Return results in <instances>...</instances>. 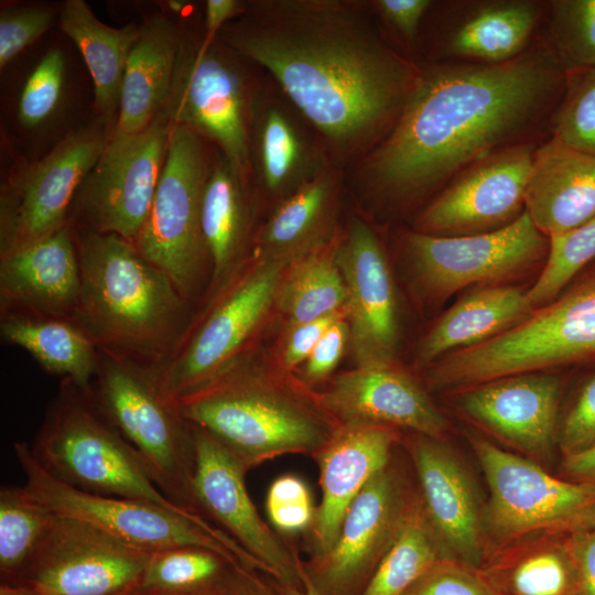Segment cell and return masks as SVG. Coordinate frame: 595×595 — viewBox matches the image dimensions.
I'll use <instances>...</instances> for the list:
<instances>
[{
  "instance_id": "cell-46",
  "label": "cell",
  "mask_w": 595,
  "mask_h": 595,
  "mask_svg": "<svg viewBox=\"0 0 595 595\" xmlns=\"http://www.w3.org/2000/svg\"><path fill=\"white\" fill-rule=\"evenodd\" d=\"M565 455L580 452L595 442V372L582 385L560 431Z\"/></svg>"
},
{
  "instance_id": "cell-2",
  "label": "cell",
  "mask_w": 595,
  "mask_h": 595,
  "mask_svg": "<svg viewBox=\"0 0 595 595\" xmlns=\"http://www.w3.org/2000/svg\"><path fill=\"white\" fill-rule=\"evenodd\" d=\"M555 50L498 64L421 69L389 132L359 173L392 198L422 195L476 161L512 144L548 111L566 79Z\"/></svg>"
},
{
  "instance_id": "cell-57",
  "label": "cell",
  "mask_w": 595,
  "mask_h": 595,
  "mask_svg": "<svg viewBox=\"0 0 595 595\" xmlns=\"http://www.w3.org/2000/svg\"><path fill=\"white\" fill-rule=\"evenodd\" d=\"M116 595H142V593L140 592L139 587L136 586Z\"/></svg>"
},
{
  "instance_id": "cell-59",
  "label": "cell",
  "mask_w": 595,
  "mask_h": 595,
  "mask_svg": "<svg viewBox=\"0 0 595 595\" xmlns=\"http://www.w3.org/2000/svg\"><path fill=\"white\" fill-rule=\"evenodd\" d=\"M224 595V594H223Z\"/></svg>"
},
{
  "instance_id": "cell-32",
  "label": "cell",
  "mask_w": 595,
  "mask_h": 595,
  "mask_svg": "<svg viewBox=\"0 0 595 595\" xmlns=\"http://www.w3.org/2000/svg\"><path fill=\"white\" fill-rule=\"evenodd\" d=\"M246 186L220 154L212 164L201 209V228L216 294L240 267L249 231Z\"/></svg>"
},
{
  "instance_id": "cell-16",
  "label": "cell",
  "mask_w": 595,
  "mask_h": 595,
  "mask_svg": "<svg viewBox=\"0 0 595 595\" xmlns=\"http://www.w3.org/2000/svg\"><path fill=\"white\" fill-rule=\"evenodd\" d=\"M474 447L490 490L489 519L499 536L595 526L594 484L561 480L484 440H475Z\"/></svg>"
},
{
  "instance_id": "cell-6",
  "label": "cell",
  "mask_w": 595,
  "mask_h": 595,
  "mask_svg": "<svg viewBox=\"0 0 595 595\" xmlns=\"http://www.w3.org/2000/svg\"><path fill=\"white\" fill-rule=\"evenodd\" d=\"M31 451L46 472L73 488L142 500L205 519L161 491L139 453L101 410L93 391L68 380L52 403Z\"/></svg>"
},
{
  "instance_id": "cell-15",
  "label": "cell",
  "mask_w": 595,
  "mask_h": 595,
  "mask_svg": "<svg viewBox=\"0 0 595 595\" xmlns=\"http://www.w3.org/2000/svg\"><path fill=\"white\" fill-rule=\"evenodd\" d=\"M152 552L55 515L17 583L39 595H116L139 585Z\"/></svg>"
},
{
  "instance_id": "cell-11",
  "label": "cell",
  "mask_w": 595,
  "mask_h": 595,
  "mask_svg": "<svg viewBox=\"0 0 595 595\" xmlns=\"http://www.w3.org/2000/svg\"><path fill=\"white\" fill-rule=\"evenodd\" d=\"M210 167L204 139L184 126L173 125L153 202L134 244L183 298L193 290L208 257L201 209Z\"/></svg>"
},
{
  "instance_id": "cell-58",
  "label": "cell",
  "mask_w": 595,
  "mask_h": 595,
  "mask_svg": "<svg viewBox=\"0 0 595 595\" xmlns=\"http://www.w3.org/2000/svg\"><path fill=\"white\" fill-rule=\"evenodd\" d=\"M169 6L171 9H174L175 11H181L184 7L182 1H171Z\"/></svg>"
},
{
  "instance_id": "cell-51",
  "label": "cell",
  "mask_w": 595,
  "mask_h": 595,
  "mask_svg": "<svg viewBox=\"0 0 595 595\" xmlns=\"http://www.w3.org/2000/svg\"><path fill=\"white\" fill-rule=\"evenodd\" d=\"M224 595H282L271 578L262 577L259 571L235 565L231 570Z\"/></svg>"
},
{
  "instance_id": "cell-20",
  "label": "cell",
  "mask_w": 595,
  "mask_h": 595,
  "mask_svg": "<svg viewBox=\"0 0 595 595\" xmlns=\"http://www.w3.org/2000/svg\"><path fill=\"white\" fill-rule=\"evenodd\" d=\"M336 262L346 290L349 344L357 366L393 364L397 300L390 268L372 228L354 218L337 239Z\"/></svg>"
},
{
  "instance_id": "cell-8",
  "label": "cell",
  "mask_w": 595,
  "mask_h": 595,
  "mask_svg": "<svg viewBox=\"0 0 595 595\" xmlns=\"http://www.w3.org/2000/svg\"><path fill=\"white\" fill-rule=\"evenodd\" d=\"M14 453L25 474L24 486L55 515L87 522L150 552L197 545L217 551L234 564L256 566L252 558L207 519L192 518L142 500L73 488L46 472L34 458L28 443H15Z\"/></svg>"
},
{
  "instance_id": "cell-9",
  "label": "cell",
  "mask_w": 595,
  "mask_h": 595,
  "mask_svg": "<svg viewBox=\"0 0 595 595\" xmlns=\"http://www.w3.org/2000/svg\"><path fill=\"white\" fill-rule=\"evenodd\" d=\"M286 266L255 257L215 294V303L167 360L153 370L171 401L237 361L277 303Z\"/></svg>"
},
{
  "instance_id": "cell-40",
  "label": "cell",
  "mask_w": 595,
  "mask_h": 595,
  "mask_svg": "<svg viewBox=\"0 0 595 595\" xmlns=\"http://www.w3.org/2000/svg\"><path fill=\"white\" fill-rule=\"evenodd\" d=\"M552 130L555 140L595 156V67L567 68Z\"/></svg>"
},
{
  "instance_id": "cell-38",
  "label": "cell",
  "mask_w": 595,
  "mask_h": 595,
  "mask_svg": "<svg viewBox=\"0 0 595 595\" xmlns=\"http://www.w3.org/2000/svg\"><path fill=\"white\" fill-rule=\"evenodd\" d=\"M55 513L25 486L0 488V574L17 583L36 553Z\"/></svg>"
},
{
  "instance_id": "cell-49",
  "label": "cell",
  "mask_w": 595,
  "mask_h": 595,
  "mask_svg": "<svg viewBox=\"0 0 595 595\" xmlns=\"http://www.w3.org/2000/svg\"><path fill=\"white\" fill-rule=\"evenodd\" d=\"M345 316H347L346 310L311 322L288 326L281 350L282 366L291 370L303 365L325 332Z\"/></svg>"
},
{
  "instance_id": "cell-33",
  "label": "cell",
  "mask_w": 595,
  "mask_h": 595,
  "mask_svg": "<svg viewBox=\"0 0 595 595\" xmlns=\"http://www.w3.org/2000/svg\"><path fill=\"white\" fill-rule=\"evenodd\" d=\"M3 338L26 350L44 369L89 391L99 363L94 340L79 327L54 317L10 315L1 323Z\"/></svg>"
},
{
  "instance_id": "cell-36",
  "label": "cell",
  "mask_w": 595,
  "mask_h": 595,
  "mask_svg": "<svg viewBox=\"0 0 595 595\" xmlns=\"http://www.w3.org/2000/svg\"><path fill=\"white\" fill-rule=\"evenodd\" d=\"M235 565L208 548H166L151 553L138 587L142 595H223Z\"/></svg>"
},
{
  "instance_id": "cell-18",
  "label": "cell",
  "mask_w": 595,
  "mask_h": 595,
  "mask_svg": "<svg viewBox=\"0 0 595 595\" xmlns=\"http://www.w3.org/2000/svg\"><path fill=\"white\" fill-rule=\"evenodd\" d=\"M537 149L532 142L512 144L464 169L420 214L416 231L464 236L512 223L524 210Z\"/></svg>"
},
{
  "instance_id": "cell-56",
  "label": "cell",
  "mask_w": 595,
  "mask_h": 595,
  "mask_svg": "<svg viewBox=\"0 0 595 595\" xmlns=\"http://www.w3.org/2000/svg\"><path fill=\"white\" fill-rule=\"evenodd\" d=\"M0 595H39L31 587L23 584L1 583Z\"/></svg>"
},
{
  "instance_id": "cell-55",
  "label": "cell",
  "mask_w": 595,
  "mask_h": 595,
  "mask_svg": "<svg viewBox=\"0 0 595 595\" xmlns=\"http://www.w3.org/2000/svg\"><path fill=\"white\" fill-rule=\"evenodd\" d=\"M271 581L282 595H322L311 583L306 571L303 574V586L301 588L281 585L272 578Z\"/></svg>"
},
{
  "instance_id": "cell-19",
  "label": "cell",
  "mask_w": 595,
  "mask_h": 595,
  "mask_svg": "<svg viewBox=\"0 0 595 595\" xmlns=\"http://www.w3.org/2000/svg\"><path fill=\"white\" fill-rule=\"evenodd\" d=\"M413 504L388 466L379 472L348 508L329 550L304 563L317 592L360 595Z\"/></svg>"
},
{
  "instance_id": "cell-41",
  "label": "cell",
  "mask_w": 595,
  "mask_h": 595,
  "mask_svg": "<svg viewBox=\"0 0 595 595\" xmlns=\"http://www.w3.org/2000/svg\"><path fill=\"white\" fill-rule=\"evenodd\" d=\"M555 52L570 68L595 67V0L552 2Z\"/></svg>"
},
{
  "instance_id": "cell-52",
  "label": "cell",
  "mask_w": 595,
  "mask_h": 595,
  "mask_svg": "<svg viewBox=\"0 0 595 595\" xmlns=\"http://www.w3.org/2000/svg\"><path fill=\"white\" fill-rule=\"evenodd\" d=\"M246 2L238 0H207L205 4V34L208 42L216 40L221 29L237 18Z\"/></svg>"
},
{
  "instance_id": "cell-42",
  "label": "cell",
  "mask_w": 595,
  "mask_h": 595,
  "mask_svg": "<svg viewBox=\"0 0 595 595\" xmlns=\"http://www.w3.org/2000/svg\"><path fill=\"white\" fill-rule=\"evenodd\" d=\"M65 60L60 48L48 51L28 76L18 102V118L28 128L45 122L61 100Z\"/></svg>"
},
{
  "instance_id": "cell-35",
  "label": "cell",
  "mask_w": 595,
  "mask_h": 595,
  "mask_svg": "<svg viewBox=\"0 0 595 595\" xmlns=\"http://www.w3.org/2000/svg\"><path fill=\"white\" fill-rule=\"evenodd\" d=\"M538 17V6L531 1L487 4L454 31L448 51L484 64L508 62L521 54Z\"/></svg>"
},
{
  "instance_id": "cell-22",
  "label": "cell",
  "mask_w": 595,
  "mask_h": 595,
  "mask_svg": "<svg viewBox=\"0 0 595 595\" xmlns=\"http://www.w3.org/2000/svg\"><path fill=\"white\" fill-rule=\"evenodd\" d=\"M396 441L393 428L338 425L314 456L320 469L322 497L312 526V559L322 556L333 545L355 498L388 466Z\"/></svg>"
},
{
  "instance_id": "cell-26",
  "label": "cell",
  "mask_w": 595,
  "mask_h": 595,
  "mask_svg": "<svg viewBox=\"0 0 595 595\" xmlns=\"http://www.w3.org/2000/svg\"><path fill=\"white\" fill-rule=\"evenodd\" d=\"M524 210L545 237L563 235L595 216V156L554 138L538 147Z\"/></svg>"
},
{
  "instance_id": "cell-23",
  "label": "cell",
  "mask_w": 595,
  "mask_h": 595,
  "mask_svg": "<svg viewBox=\"0 0 595 595\" xmlns=\"http://www.w3.org/2000/svg\"><path fill=\"white\" fill-rule=\"evenodd\" d=\"M561 379L529 372L491 380L461 398L464 412L524 451H547L554 439Z\"/></svg>"
},
{
  "instance_id": "cell-29",
  "label": "cell",
  "mask_w": 595,
  "mask_h": 595,
  "mask_svg": "<svg viewBox=\"0 0 595 595\" xmlns=\"http://www.w3.org/2000/svg\"><path fill=\"white\" fill-rule=\"evenodd\" d=\"M338 185V171L329 166L278 202L256 236L255 257L288 267L332 240Z\"/></svg>"
},
{
  "instance_id": "cell-45",
  "label": "cell",
  "mask_w": 595,
  "mask_h": 595,
  "mask_svg": "<svg viewBox=\"0 0 595 595\" xmlns=\"http://www.w3.org/2000/svg\"><path fill=\"white\" fill-rule=\"evenodd\" d=\"M54 13L46 6L8 8L0 12V68H4L52 25Z\"/></svg>"
},
{
  "instance_id": "cell-27",
  "label": "cell",
  "mask_w": 595,
  "mask_h": 595,
  "mask_svg": "<svg viewBox=\"0 0 595 595\" xmlns=\"http://www.w3.org/2000/svg\"><path fill=\"white\" fill-rule=\"evenodd\" d=\"M182 32L163 14H152L140 32L126 66L118 119L111 134L126 137L145 129L169 102Z\"/></svg>"
},
{
  "instance_id": "cell-48",
  "label": "cell",
  "mask_w": 595,
  "mask_h": 595,
  "mask_svg": "<svg viewBox=\"0 0 595 595\" xmlns=\"http://www.w3.org/2000/svg\"><path fill=\"white\" fill-rule=\"evenodd\" d=\"M349 343V326L345 317L336 321L318 340L303 364L306 383H316L328 377L342 359Z\"/></svg>"
},
{
  "instance_id": "cell-50",
  "label": "cell",
  "mask_w": 595,
  "mask_h": 595,
  "mask_svg": "<svg viewBox=\"0 0 595 595\" xmlns=\"http://www.w3.org/2000/svg\"><path fill=\"white\" fill-rule=\"evenodd\" d=\"M430 6L429 0H377L371 4L386 22L410 42L414 40Z\"/></svg>"
},
{
  "instance_id": "cell-25",
  "label": "cell",
  "mask_w": 595,
  "mask_h": 595,
  "mask_svg": "<svg viewBox=\"0 0 595 595\" xmlns=\"http://www.w3.org/2000/svg\"><path fill=\"white\" fill-rule=\"evenodd\" d=\"M249 153L251 175L279 202L331 166L296 115L260 93L251 96Z\"/></svg>"
},
{
  "instance_id": "cell-39",
  "label": "cell",
  "mask_w": 595,
  "mask_h": 595,
  "mask_svg": "<svg viewBox=\"0 0 595 595\" xmlns=\"http://www.w3.org/2000/svg\"><path fill=\"white\" fill-rule=\"evenodd\" d=\"M595 260V216L581 226L549 238L545 266L527 291L537 309L554 300L565 286Z\"/></svg>"
},
{
  "instance_id": "cell-7",
  "label": "cell",
  "mask_w": 595,
  "mask_h": 595,
  "mask_svg": "<svg viewBox=\"0 0 595 595\" xmlns=\"http://www.w3.org/2000/svg\"><path fill=\"white\" fill-rule=\"evenodd\" d=\"M102 358L93 392L97 403L139 453L161 491L199 515L191 488L193 426L164 396L153 370L106 350Z\"/></svg>"
},
{
  "instance_id": "cell-24",
  "label": "cell",
  "mask_w": 595,
  "mask_h": 595,
  "mask_svg": "<svg viewBox=\"0 0 595 595\" xmlns=\"http://www.w3.org/2000/svg\"><path fill=\"white\" fill-rule=\"evenodd\" d=\"M2 304L60 318L75 315L80 294V266L69 227L20 247L0 263Z\"/></svg>"
},
{
  "instance_id": "cell-12",
  "label": "cell",
  "mask_w": 595,
  "mask_h": 595,
  "mask_svg": "<svg viewBox=\"0 0 595 595\" xmlns=\"http://www.w3.org/2000/svg\"><path fill=\"white\" fill-rule=\"evenodd\" d=\"M99 118L69 131L42 159L1 187L0 251L4 256L66 225L75 194L100 158L112 131Z\"/></svg>"
},
{
  "instance_id": "cell-37",
  "label": "cell",
  "mask_w": 595,
  "mask_h": 595,
  "mask_svg": "<svg viewBox=\"0 0 595 595\" xmlns=\"http://www.w3.org/2000/svg\"><path fill=\"white\" fill-rule=\"evenodd\" d=\"M439 554L436 537L414 502L360 595H405L441 562Z\"/></svg>"
},
{
  "instance_id": "cell-1",
  "label": "cell",
  "mask_w": 595,
  "mask_h": 595,
  "mask_svg": "<svg viewBox=\"0 0 595 595\" xmlns=\"http://www.w3.org/2000/svg\"><path fill=\"white\" fill-rule=\"evenodd\" d=\"M237 18L216 39L262 66L340 154L389 132L421 71L385 41L360 2L259 0Z\"/></svg>"
},
{
  "instance_id": "cell-54",
  "label": "cell",
  "mask_w": 595,
  "mask_h": 595,
  "mask_svg": "<svg viewBox=\"0 0 595 595\" xmlns=\"http://www.w3.org/2000/svg\"><path fill=\"white\" fill-rule=\"evenodd\" d=\"M564 467L580 482L595 485V442L580 452L565 455Z\"/></svg>"
},
{
  "instance_id": "cell-13",
  "label": "cell",
  "mask_w": 595,
  "mask_h": 595,
  "mask_svg": "<svg viewBox=\"0 0 595 595\" xmlns=\"http://www.w3.org/2000/svg\"><path fill=\"white\" fill-rule=\"evenodd\" d=\"M404 250L423 291L442 300L473 284H494L548 255L549 238L526 210L501 228L474 235L407 232Z\"/></svg>"
},
{
  "instance_id": "cell-34",
  "label": "cell",
  "mask_w": 595,
  "mask_h": 595,
  "mask_svg": "<svg viewBox=\"0 0 595 595\" xmlns=\"http://www.w3.org/2000/svg\"><path fill=\"white\" fill-rule=\"evenodd\" d=\"M336 244L334 237L285 268L275 305L285 315L288 326L346 310L347 290L336 262Z\"/></svg>"
},
{
  "instance_id": "cell-53",
  "label": "cell",
  "mask_w": 595,
  "mask_h": 595,
  "mask_svg": "<svg viewBox=\"0 0 595 595\" xmlns=\"http://www.w3.org/2000/svg\"><path fill=\"white\" fill-rule=\"evenodd\" d=\"M575 565L582 595H595V526L583 539Z\"/></svg>"
},
{
  "instance_id": "cell-31",
  "label": "cell",
  "mask_w": 595,
  "mask_h": 595,
  "mask_svg": "<svg viewBox=\"0 0 595 595\" xmlns=\"http://www.w3.org/2000/svg\"><path fill=\"white\" fill-rule=\"evenodd\" d=\"M58 21L86 63L93 79L95 108L109 123L119 108L123 75L140 24L106 25L84 0L65 1Z\"/></svg>"
},
{
  "instance_id": "cell-21",
  "label": "cell",
  "mask_w": 595,
  "mask_h": 595,
  "mask_svg": "<svg viewBox=\"0 0 595 595\" xmlns=\"http://www.w3.org/2000/svg\"><path fill=\"white\" fill-rule=\"evenodd\" d=\"M315 398L338 425L398 426L435 440L446 428L428 394L393 364L340 372Z\"/></svg>"
},
{
  "instance_id": "cell-30",
  "label": "cell",
  "mask_w": 595,
  "mask_h": 595,
  "mask_svg": "<svg viewBox=\"0 0 595 595\" xmlns=\"http://www.w3.org/2000/svg\"><path fill=\"white\" fill-rule=\"evenodd\" d=\"M533 310L527 291L518 286L494 284L473 290L423 336L418 360L436 361L452 351L482 344L516 326Z\"/></svg>"
},
{
  "instance_id": "cell-28",
  "label": "cell",
  "mask_w": 595,
  "mask_h": 595,
  "mask_svg": "<svg viewBox=\"0 0 595 595\" xmlns=\"http://www.w3.org/2000/svg\"><path fill=\"white\" fill-rule=\"evenodd\" d=\"M413 459L422 493V510L435 537L465 560L480 550L476 500L463 468L435 439L420 436Z\"/></svg>"
},
{
  "instance_id": "cell-4",
  "label": "cell",
  "mask_w": 595,
  "mask_h": 595,
  "mask_svg": "<svg viewBox=\"0 0 595 595\" xmlns=\"http://www.w3.org/2000/svg\"><path fill=\"white\" fill-rule=\"evenodd\" d=\"M77 251L80 294L74 318L79 327L122 357L167 350L184 299L173 282L134 244L115 234L87 231Z\"/></svg>"
},
{
  "instance_id": "cell-5",
  "label": "cell",
  "mask_w": 595,
  "mask_h": 595,
  "mask_svg": "<svg viewBox=\"0 0 595 595\" xmlns=\"http://www.w3.org/2000/svg\"><path fill=\"white\" fill-rule=\"evenodd\" d=\"M575 366H595V260L516 326L437 359L429 381L440 389L476 387Z\"/></svg>"
},
{
  "instance_id": "cell-10",
  "label": "cell",
  "mask_w": 595,
  "mask_h": 595,
  "mask_svg": "<svg viewBox=\"0 0 595 595\" xmlns=\"http://www.w3.org/2000/svg\"><path fill=\"white\" fill-rule=\"evenodd\" d=\"M236 55L217 39L182 34L172 93L164 112L214 142L241 183L251 176L249 121L251 94Z\"/></svg>"
},
{
  "instance_id": "cell-3",
  "label": "cell",
  "mask_w": 595,
  "mask_h": 595,
  "mask_svg": "<svg viewBox=\"0 0 595 595\" xmlns=\"http://www.w3.org/2000/svg\"><path fill=\"white\" fill-rule=\"evenodd\" d=\"M174 403L193 428L216 440L247 472L286 454L314 457L338 428L315 394L304 397L241 358Z\"/></svg>"
},
{
  "instance_id": "cell-47",
  "label": "cell",
  "mask_w": 595,
  "mask_h": 595,
  "mask_svg": "<svg viewBox=\"0 0 595 595\" xmlns=\"http://www.w3.org/2000/svg\"><path fill=\"white\" fill-rule=\"evenodd\" d=\"M405 595H494L470 574L442 561L425 573Z\"/></svg>"
},
{
  "instance_id": "cell-44",
  "label": "cell",
  "mask_w": 595,
  "mask_h": 595,
  "mask_svg": "<svg viewBox=\"0 0 595 595\" xmlns=\"http://www.w3.org/2000/svg\"><path fill=\"white\" fill-rule=\"evenodd\" d=\"M266 511L275 530L295 533L313 526L316 510L307 485L295 475L275 478L268 490Z\"/></svg>"
},
{
  "instance_id": "cell-17",
  "label": "cell",
  "mask_w": 595,
  "mask_h": 595,
  "mask_svg": "<svg viewBox=\"0 0 595 595\" xmlns=\"http://www.w3.org/2000/svg\"><path fill=\"white\" fill-rule=\"evenodd\" d=\"M193 429L191 488L197 512L213 519L266 575L281 585L301 588L304 562L261 519L246 487L245 467L210 435Z\"/></svg>"
},
{
  "instance_id": "cell-14",
  "label": "cell",
  "mask_w": 595,
  "mask_h": 595,
  "mask_svg": "<svg viewBox=\"0 0 595 595\" xmlns=\"http://www.w3.org/2000/svg\"><path fill=\"white\" fill-rule=\"evenodd\" d=\"M172 127L163 111L136 134H110L79 190L88 231L115 234L136 244L153 202Z\"/></svg>"
},
{
  "instance_id": "cell-43",
  "label": "cell",
  "mask_w": 595,
  "mask_h": 595,
  "mask_svg": "<svg viewBox=\"0 0 595 595\" xmlns=\"http://www.w3.org/2000/svg\"><path fill=\"white\" fill-rule=\"evenodd\" d=\"M575 581L576 565L554 550H541L522 559L510 575L516 595H569Z\"/></svg>"
}]
</instances>
